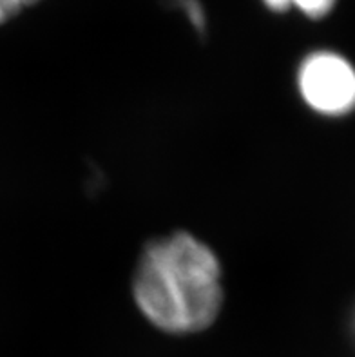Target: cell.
<instances>
[{
    "mask_svg": "<svg viewBox=\"0 0 355 357\" xmlns=\"http://www.w3.org/2000/svg\"><path fill=\"white\" fill-rule=\"evenodd\" d=\"M133 294L139 312L162 332H202L216 321L223 303L220 259L189 232L165 236L142 254Z\"/></svg>",
    "mask_w": 355,
    "mask_h": 357,
    "instance_id": "1",
    "label": "cell"
},
{
    "mask_svg": "<svg viewBox=\"0 0 355 357\" xmlns=\"http://www.w3.org/2000/svg\"><path fill=\"white\" fill-rule=\"evenodd\" d=\"M297 87L303 102L326 118L355 111V66L335 51H315L299 66Z\"/></svg>",
    "mask_w": 355,
    "mask_h": 357,
    "instance_id": "2",
    "label": "cell"
},
{
    "mask_svg": "<svg viewBox=\"0 0 355 357\" xmlns=\"http://www.w3.org/2000/svg\"><path fill=\"white\" fill-rule=\"evenodd\" d=\"M263 2L274 11H285L290 6H296L299 11L310 18L324 17L335 6V0H263Z\"/></svg>",
    "mask_w": 355,
    "mask_h": 357,
    "instance_id": "3",
    "label": "cell"
},
{
    "mask_svg": "<svg viewBox=\"0 0 355 357\" xmlns=\"http://www.w3.org/2000/svg\"><path fill=\"white\" fill-rule=\"evenodd\" d=\"M178 6L183 9L187 17H189L190 22L194 24V27L198 31H205V13H203L202 6H199L198 0H176Z\"/></svg>",
    "mask_w": 355,
    "mask_h": 357,
    "instance_id": "4",
    "label": "cell"
},
{
    "mask_svg": "<svg viewBox=\"0 0 355 357\" xmlns=\"http://www.w3.org/2000/svg\"><path fill=\"white\" fill-rule=\"evenodd\" d=\"M38 0H0V24L8 22L9 18L20 13L26 6H31Z\"/></svg>",
    "mask_w": 355,
    "mask_h": 357,
    "instance_id": "5",
    "label": "cell"
},
{
    "mask_svg": "<svg viewBox=\"0 0 355 357\" xmlns=\"http://www.w3.org/2000/svg\"><path fill=\"white\" fill-rule=\"evenodd\" d=\"M350 325H352V332H354V335H355V308H354V314H352Z\"/></svg>",
    "mask_w": 355,
    "mask_h": 357,
    "instance_id": "6",
    "label": "cell"
}]
</instances>
